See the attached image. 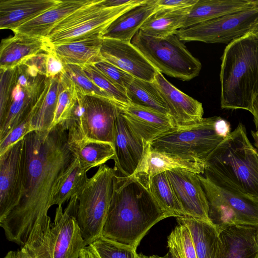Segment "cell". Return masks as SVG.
I'll return each mask as SVG.
<instances>
[{"label": "cell", "mask_w": 258, "mask_h": 258, "mask_svg": "<svg viewBox=\"0 0 258 258\" xmlns=\"http://www.w3.org/2000/svg\"><path fill=\"white\" fill-rule=\"evenodd\" d=\"M75 159L61 122L24 138L22 195L18 204L0 220L9 241L31 249L42 243L51 227L48 212L55 189Z\"/></svg>", "instance_id": "1"}, {"label": "cell", "mask_w": 258, "mask_h": 258, "mask_svg": "<svg viewBox=\"0 0 258 258\" xmlns=\"http://www.w3.org/2000/svg\"><path fill=\"white\" fill-rule=\"evenodd\" d=\"M170 216L134 175L114 177L102 236L137 249L155 224Z\"/></svg>", "instance_id": "2"}, {"label": "cell", "mask_w": 258, "mask_h": 258, "mask_svg": "<svg viewBox=\"0 0 258 258\" xmlns=\"http://www.w3.org/2000/svg\"><path fill=\"white\" fill-rule=\"evenodd\" d=\"M222 109L252 112L258 96V38L251 32L225 47L220 72Z\"/></svg>", "instance_id": "3"}, {"label": "cell", "mask_w": 258, "mask_h": 258, "mask_svg": "<svg viewBox=\"0 0 258 258\" xmlns=\"http://www.w3.org/2000/svg\"><path fill=\"white\" fill-rule=\"evenodd\" d=\"M203 174L258 198V149L249 140L242 123L207 158Z\"/></svg>", "instance_id": "4"}, {"label": "cell", "mask_w": 258, "mask_h": 258, "mask_svg": "<svg viewBox=\"0 0 258 258\" xmlns=\"http://www.w3.org/2000/svg\"><path fill=\"white\" fill-rule=\"evenodd\" d=\"M0 74L1 141L31 116L50 78L27 61Z\"/></svg>", "instance_id": "5"}, {"label": "cell", "mask_w": 258, "mask_h": 258, "mask_svg": "<svg viewBox=\"0 0 258 258\" xmlns=\"http://www.w3.org/2000/svg\"><path fill=\"white\" fill-rule=\"evenodd\" d=\"M228 121L220 116L203 118L188 127L175 128L150 143L152 150L204 164L212 151L231 133Z\"/></svg>", "instance_id": "6"}, {"label": "cell", "mask_w": 258, "mask_h": 258, "mask_svg": "<svg viewBox=\"0 0 258 258\" xmlns=\"http://www.w3.org/2000/svg\"><path fill=\"white\" fill-rule=\"evenodd\" d=\"M198 176L207 199L209 218L219 232L231 226L258 228V198L221 179Z\"/></svg>", "instance_id": "7"}, {"label": "cell", "mask_w": 258, "mask_h": 258, "mask_svg": "<svg viewBox=\"0 0 258 258\" xmlns=\"http://www.w3.org/2000/svg\"><path fill=\"white\" fill-rule=\"evenodd\" d=\"M146 0H133L118 7L106 8L103 0H91L57 23L45 38L52 46L102 37L108 26L117 17Z\"/></svg>", "instance_id": "8"}, {"label": "cell", "mask_w": 258, "mask_h": 258, "mask_svg": "<svg viewBox=\"0 0 258 258\" xmlns=\"http://www.w3.org/2000/svg\"><path fill=\"white\" fill-rule=\"evenodd\" d=\"M116 172L103 164L77 195L75 217L87 246L102 236Z\"/></svg>", "instance_id": "9"}, {"label": "cell", "mask_w": 258, "mask_h": 258, "mask_svg": "<svg viewBox=\"0 0 258 258\" xmlns=\"http://www.w3.org/2000/svg\"><path fill=\"white\" fill-rule=\"evenodd\" d=\"M131 43L161 74L185 81L197 77L201 70V62L176 34L158 38L139 30Z\"/></svg>", "instance_id": "10"}, {"label": "cell", "mask_w": 258, "mask_h": 258, "mask_svg": "<svg viewBox=\"0 0 258 258\" xmlns=\"http://www.w3.org/2000/svg\"><path fill=\"white\" fill-rule=\"evenodd\" d=\"M77 202L75 196L64 211L58 206L53 224L42 243L34 249L26 248L35 258H79L87 245L75 217Z\"/></svg>", "instance_id": "11"}, {"label": "cell", "mask_w": 258, "mask_h": 258, "mask_svg": "<svg viewBox=\"0 0 258 258\" xmlns=\"http://www.w3.org/2000/svg\"><path fill=\"white\" fill-rule=\"evenodd\" d=\"M258 24V5L178 30L184 42L225 43L251 32Z\"/></svg>", "instance_id": "12"}, {"label": "cell", "mask_w": 258, "mask_h": 258, "mask_svg": "<svg viewBox=\"0 0 258 258\" xmlns=\"http://www.w3.org/2000/svg\"><path fill=\"white\" fill-rule=\"evenodd\" d=\"M24 138L0 155V220L18 204L23 188Z\"/></svg>", "instance_id": "13"}, {"label": "cell", "mask_w": 258, "mask_h": 258, "mask_svg": "<svg viewBox=\"0 0 258 258\" xmlns=\"http://www.w3.org/2000/svg\"><path fill=\"white\" fill-rule=\"evenodd\" d=\"M85 139L113 145L115 121L122 105L105 97L84 95Z\"/></svg>", "instance_id": "14"}, {"label": "cell", "mask_w": 258, "mask_h": 258, "mask_svg": "<svg viewBox=\"0 0 258 258\" xmlns=\"http://www.w3.org/2000/svg\"><path fill=\"white\" fill-rule=\"evenodd\" d=\"M166 172L185 216L212 223L209 217L207 199L198 174L183 168Z\"/></svg>", "instance_id": "15"}, {"label": "cell", "mask_w": 258, "mask_h": 258, "mask_svg": "<svg viewBox=\"0 0 258 258\" xmlns=\"http://www.w3.org/2000/svg\"><path fill=\"white\" fill-rule=\"evenodd\" d=\"M100 53L104 60L135 78L154 82L159 72L131 42L102 38Z\"/></svg>", "instance_id": "16"}, {"label": "cell", "mask_w": 258, "mask_h": 258, "mask_svg": "<svg viewBox=\"0 0 258 258\" xmlns=\"http://www.w3.org/2000/svg\"><path fill=\"white\" fill-rule=\"evenodd\" d=\"M146 143L132 128L121 112L115 121L113 143L115 172L122 176L133 175L142 159Z\"/></svg>", "instance_id": "17"}, {"label": "cell", "mask_w": 258, "mask_h": 258, "mask_svg": "<svg viewBox=\"0 0 258 258\" xmlns=\"http://www.w3.org/2000/svg\"><path fill=\"white\" fill-rule=\"evenodd\" d=\"M154 82L166 102L169 116L176 128L192 126L202 120L204 109L201 102L174 87L159 72Z\"/></svg>", "instance_id": "18"}, {"label": "cell", "mask_w": 258, "mask_h": 258, "mask_svg": "<svg viewBox=\"0 0 258 258\" xmlns=\"http://www.w3.org/2000/svg\"><path fill=\"white\" fill-rule=\"evenodd\" d=\"M205 165L173 154L156 151L146 142L142 159L133 175L149 188L150 179L160 173L183 168L203 174Z\"/></svg>", "instance_id": "19"}, {"label": "cell", "mask_w": 258, "mask_h": 258, "mask_svg": "<svg viewBox=\"0 0 258 258\" xmlns=\"http://www.w3.org/2000/svg\"><path fill=\"white\" fill-rule=\"evenodd\" d=\"M121 108L132 128L148 143L176 128L169 116L156 110L131 103Z\"/></svg>", "instance_id": "20"}, {"label": "cell", "mask_w": 258, "mask_h": 258, "mask_svg": "<svg viewBox=\"0 0 258 258\" xmlns=\"http://www.w3.org/2000/svg\"><path fill=\"white\" fill-rule=\"evenodd\" d=\"M52 47L45 38L22 33L3 39L0 45V69H13L30 57Z\"/></svg>", "instance_id": "21"}, {"label": "cell", "mask_w": 258, "mask_h": 258, "mask_svg": "<svg viewBox=\"0 0 258 258\" xmlns=\"http://www.w3.org/2000/svg\"><path fill=\"white\" fill-rule=\"evenodd\" d=\"M60 0H1L0 28L13 31L57 5Z\"/></svg>", "instance_id": "22"}, {"label": "cell", "mask_w": 258, "mask_h": 258, "mask_svg": "<svg viewBox=\"0 0 258 258\" xmlns=\"http://www.w3.org/2000/svg\"><path fill=\"white\" fill-rule=\"evenodd\" d=\"M221 258H258V228L231 226L220 232Z\"/></svg>", "instance_id": "23"}, {"label": "cell", "mask_w": 258, "mask_h": 258, "mask_svg": "<svg viewBox=\"0 0 258 258\" xmlns=\"http://www.w3.org/2000/svg\"><path fill=\"white\" fill-rule=\"evenodd\" d=\"M157 0H146L121 14L104 32L102 38L131 42L145 21L157 10Z\"/></svg>", "instance_id": "24"}, {"label": "cell", "mask_w": 258, "mask_h": 258, "mask_svg": "<svg viewBox=\"0 0 258 258\" xmlns=\"http://www.w3.org/2000/svg\"><path fill=\"white\" fill-rule=\"evenodd\" d=\"M176 219L189 229L197 258H221L222 242L220 232L213 224L188 216Z\"/></svg>", "instance_id": "25"}, {"label": "cell", "mask_w": 258, "mask_h": 258, "mask_svg": "<svg viewBox=\"0 0 258 258\" xmlns=\"http://www.w3.org/2000/svg\"><path fill=\"white\" fill-rule=\"evenodd\" d=\"M91 0L59 1L55 6L14 30L33 37L46 38L52 28L71 13L85 6Z\"/></svg>", "instance_id": "26"}, {"label": "cell", "mask_w": 258, "mask_h": 258, "mask_svg": "<svg viewBox=\"0 0 258 258\" xmlns=\"http://www.w3.org/2000/svg\"><path fill=\"white\" fill-rule=\"evenodd\" d=\"M258 5V0H198L182 29Z\"/></svg>", "instance_id": "27"}, {"label": "cell", "mask_w": 258, "mask_h": 258, "mask_svg": "<svg viewBox=\"0 0 258 258\" xmlns=\"http://www.w3.org/2000/svg\"><path fill=\"white\" fill-rule=\"evenodd\" d=\"M102 38H91L52 46V50L63 64L83 66L104 60L100 50Z\"/></svg>", "instance_id": "28"}, {"label": "cell", "mask_w": 258, "mask_h": 258, "mask_svg": "<svg viewBox=\"0 0 258 258\" xmlns=\"http://www.w3.org/2000/svg\"><path fill=\"white\" fill-rule=\"evenodd\" d=\"M191 7L157 9L145 21L140 30L146 35L158 38L176 34L182 29Z\"/></svg>", "instance_id": "29"}, {"label": "cell", "mask_w": 258, "mask_h": 258, "mask_svg": "<svg viewBox=\"0 0 258 258\" xmlns=\"http://www.w3.org/2000/svg\"><path fill=\"white\" fill-rule=\"evenodd\" d=\"M60 89L59 75L50 78L44 93L31 115L32 132L46 131L52 128Z\"/></svg>", "instance_id": "30"}, {"label": "cell", "mask_w": 258, "mask_h": 258, "mask_svg": "<svg viewBox=\"0 0 258 258\" xmlns=\"http://www.w3.org/2000/svg\"><path fill=\"white\" fill-rule=\"evenodd\" d=\"M131 103L149 108L169 116L166 102L155 82L134 78L126 90Z\"/></svg>", "instance_id": "31"}, {"label": "cell", "mask_w": 258, "mask_h": 258, "mask_svg": "<svg viewBox=\"0 0 258 258\" xmlns=\"http://www.w3.org/2000/svg\"><path fill=\"white\" fill-rule=\"evenodd\" d=\"M69 147L81 165L89 170L113 159L115 155L113 146L109 143L84 140Z\"/></svg>", "instance_id": "32"}, {"label": "cell", "mask_w": 258, "mask_h": 258, "mask_svg": "<svg viewBox=\"0 0 258 258\" xmlns=\"http://www.w3.org/2000/svg\"><path fill=\"white\" fill-rule=\"evenodd\" d=\"M89 169L83 167L76 158L61 177L52 199V205L62 204L78 195L86 184L87 172Z\"/></svg>", "instance_id": "33"}, {"label": "cell", "mask_w": 258, "mask_h": 258, "mask_svg": "<svg viewBox=\"0 0 258 258\" xmlns=\"http://www.w3.org/2000/svg\"><path fill=\"white\" fill-rule=\"evenodd\" d=\"M149 189L160 206L170 217L185 216L166 172L152 177Z\"/></svg>", "instance_id": "34"}, {"label": "cell", "mask_w": 258, "mask_h": 258, "mask_svg": "<svg viewBox=\"0 0 258 258\" xmlns=\"http://www.w3.org/2000/svg\"><path fill=\"white\" fill-rule=\"evenodd\" d=\"M178 223L167 238L169 258H197L189 229L184 224Z\"/></svg>", "instance_id": "35"}, {"label": "cell", "mask_w": 258, "mask_h": 258, "mask_svg": "<svg viewBox=\"0 0 258 258\" xmlns=\"http://www.w3.org/2000/svg\"><path fill=\"white\" fill-rule=\"evenodd\" d=\"M84 94L77 92L76 102L67 118L61 122L68 134L69 144L80 142L85 139Z\"/></svg>", "instance_id": "36"}, {"label": "cell", "mask_w": 258, "mask_h": 258, "mask_svg": "<svg viewBox=\"0 0 258 258\" xmlns=\"http://www.w3.org/2000/svg\"><path fill=\"white\" fill-rule=\"evenodd\" d=\"M59 82L60 89L52 127L67 118L77 97L74 85L63 71L59 74Z\"/></svg>", "instance_id": "37"}, {"label": "cell", "mask_w": 258, "mask_h": 258, "mask_svg": "<svg viewBox=\"0 0 258 258\" xmlns=\"http://www.w3.org/2000/svg\"><path fill=\"white\" fill-rule=\"evenodd\" d=\"M81 67L87 76L97 87L104 91L111 100L122 106L127 105L130 103L126 95L121 92L94 64H87Z\"/></svg>", "instance_id": "38"}, {"label": "cell", "mask_w": 258, "mask_h": 258, "mask_svg": "<svg viewBox=\"0 0 258 258\" xmlns=\"http://www.w3.org/2000/svg\"><path fill=\"white\" fill-rule=\"evenodd\" d=\"M89 245L99 258H137L136 248L103 236Z\"/></svg>", "instance_id": "39"}, {"label": "cell", "mask_w": 258, "mask_h": 258, "mask_svg": "<svg viewBox=\"0 0 258 258\" xmlns=\"http://www.w3.org/2000/svg\"><path fill=\"white\" fill-rule=\"evenodd\" d=\"M63 73L73 83L77 92L86 95L99 96L111 99L87 76L81 66L64 64Z\"/></svg>", "instance_id": "40"}, {"label": "cell", "mask_w": 258, "mask_h": 258, "mask_svg": "<svg viewBox=\"0 0 258 258\" xmlns=\"http://www.w3.org/2000/svg\"><path fill=\"white\" fill-rule=\"evenodd\" d=\"M94 64L121 92L126 94L127 88L134 79L133 76L105 60L99 61Z\"/></svg>", "instance_id": "41"}, {"label": "cell", "mask_w": 258, "mask_h": 258, "mask_svg": "<svg viewBox=\"0 0 258 258\" xmlns=\"http://www.w3.org/2000/svg\"><path fill=\"white\" fill-rule=\"evenodd\" d=\"M30 118L31 116L29 117L14 128L3 140L0 141V155L32 132Z\"/></svg>", "instance_id": "42"}, {"label": "cell", "mask_w": 258, "mask_h": 258, "mask_svg": "<svg viewBox=\"0 0 258 258\" xmlns=\"http://www.w3.org/2000/svg\"><path fill=\"white\" fill-rule=\"evenodd\" d=\"M64 65L52 50L48 52L46 60V76L52 78L63 72Z\"/></svg>", "instance_id": "43"}, {"label": "cell", "mask_w": 258, "mask_h": 258, "mask_svg": "<svg viewBox=\"0 0 258 258\" xmlns=\"http://www.w3.org/2000/svg\"><path fill=\"white\" fill-rule=\"evenodd\" d=\"M198 0H157V9H179L194 6Z\"/></svg>", "instance_id": "44"}, {"label": "cell", "mask_w": 258, "mask_h": 258, "mask_svg": "<svg viewBox=\"0 0 258 258\" xmlns=\"http://www.w3.org/2000/svg\"><path fill=\"white\" fill-rule=\"evenodd\" d=\"M3 258H35L26 248L22 247L17 250L9 251Z\"/></svg>", "instance_id": "45"}, {"label": "cell", "mask_w": 258, "mask_h": 258, "mask_svg": "<svg viewBox=\"0 0 258 258\" xmlns=\"http://www.w3.org/2000/svg\"><path fill=\"white\" fill-rule=\"evenodd\" d=\"M133 0H103V5L106 8L118 7L128 4Z\"/></svg>", "instance_id": "46"}, {"label": "cell", "mask_w": 258, "mask_h": 258, "mask_svg": "<svg viewBox=\"0 0 258 258\" xmlns=\"http://www.w3.org/2000/svg\"><path fill=\"white\" fill-rule=\"evenodd\" d=\"M79 258H99L90 245L86 246L81 252Z\"/></svg>", "instance_id": "47"}, {"label": "cell", "mask_w": 258, "mask_h": 258, "mask_svg": "<svg viewBox=\"0 0 258 258\" xmlns=\"http://www.w3.org/2000/svg\"><path fill=\"white\" fill-rule=\"evenodd\" d=\"M251 114L253 115L256 130H257L258 129V96L253 102Z\"/></svg>", "instance_id": "48"}, {"label": "cell", "mask_w": 258, "mask_h": 258, "mask_svg": "<svg viewBox=\"0 0 258 258\" xmlns=\"http://www.w3.org/2000/svg\"><path fill=\"white\" fill-rule=\"evenodd\" d=\"M251 134L253 139L254 146L258 149V129L255 132L252 131Z\"/></svg>", "instance_id": "49"}, {"label": "cell", "mask_w": 258, "mask_h": 258, "mask_svg": "<svg viewBox=\"0 0 258 258\" xmlns=\"http://www.w3.org/2000/svg\"><path fill=\"white\" fill-rule=\"evenodd\" d=\"M251 32L258 38V24L256 25Z\"/></svg>", "instance_id": "50"}, {"label": "cell", "mask_w": 258, "mask_h": 258, "mask_svg": "<svg viewBox=\"0 0 258 258\" xmlns=\"http://www.w3.org/2000/svg\"><path fill=\"white\" fill-rule=\"evenodd\" d=\"M149 258H169L168 253L163 256H160L157 255H152L149 256Z\"/></svg>", "instance_id": "51"}, {"label": "cell", "mask_w": 258, "mask_h": 258, "mask_svg": "<svg viewBox=\"0 0 258 258\" xmlns=\"http://www.w3.org/2000/svg\"><path fill=\"white\" fill-rule=\"evenodd\" d=\"M137 258H149V256L143 255L141 253L137 254Z\"/></svg>", "instance_id": "52"}]
</instances>
